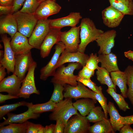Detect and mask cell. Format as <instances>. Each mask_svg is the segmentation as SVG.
Here are the masks:
<instances>
[{"mask_svg": "<svg viewBox=\"0 0 133 133\" xmlns=\"http://www.w3.org/2000/svg\"><path fill=\"white\" fill-rule=\"evenodd\" d=\"M79 26L80 42L78 51L84 53L87 46L90 43L95 41L104 32L97 29L93 21L88 18L82 19Z\"/></svg>", "mask_w": 133, "mask_h": 133, "instance_id": "6da1fadb", "label": "cell"}, {"mask_svg": "<svg viewBox=\"0 0 133 133\" xmlns=\"http://www.w3.org/2000/svg\"><path fill=\"white\" fill-rule=\"evenodd\" d=\"M82 66L80 63H70L67 66L64 65L60 66L56 69L51 82L53 84H59L64 86L67 84L73 86L77 85L78 83L77 81L78 75H75L74 72Z\"/></svg>", "mask_w": 133, "mask_h": 133, "instance_id": "7a4b0ae2", "label": "cell"}, {"mask_svg": "<svg viewBox=\"0 0 133 133\" xmlns=\"http://www.w3.org/2000/svg\"><path fill=\"white\" fill-rule=\"evenodd\" d=\"M49 116L50 119L56 121L60 119L66 125L72 116L79 114L73 105L72 99L65 98L56 103V107Z\"/></svg>", "mask_w": 133, "mask_h": 133, "instance_id": "3957f363", "label": "cell"}, {"mask_svg": "<svg viewBox=\"0 0 133 133\" xmlns=\"http://www.w3.org/2000/svg\"><path fill=\"white\" fill-rule=\"evenodd\" d=\"M17 20L18 32L27 37L31 36L38 20L33 14L21 12L19 11L13 14Z\"/></svg>", "mask_w": 133, "mask_h": 133, "instance_id": "277c9868", "label": "cell"}, {"mask_svg": "<svg viewBox=\"0 0 133 133\" xmlns=\"http://www.w3.org/2000/svg\"><path fill=\"white\" fill-rule=\"evenodd\" d=\"M50 29L49 19L38 20L28 39L33 48L40 49L41 44Z\"/></svg>", "mask_w": 133, "mask_h": 133, "instance_id": "5b68a950", "label": "cell"}, {"mask_svg": "<svg viewBox=\"0 0 133 133\" xmlns=\"http://www.w3.org/2000/svg\"><path fill=\"white\" fill-rule=\"evenodd\" d=\"M34 61L30 66L28 73L23 81L20 92L17 96L19 98H29L32 94L39 95L40 92L36 87L34 80V71L37 66Z\"/></svg>", "mask_w": 133, "mask_h": 133, "instance_id": "8992f818", "label": "cell"}, {"mask_svg": "<svg viewBox=\"0 0 133 133\" xmlns=\"http://www.w3.org/2000/svg\"><path fill=\"white\" fill-rule=\"evenodd\" d=\"M80 31L79 26L72 27L67 31L62 32L61 41L65 45V51L72 52L78 51L80 42L79 39Z\"/></svg>", "mask_w": 133, "mask_h": 133, "instance_id": "52a82bcc", "label": "cell"}, {"mask_svg": "<svg viewBox=\"0 0 133 133\" xmlns=\"http://www.w3.org/2000/svg\"><path fill=\"white\" fill-rule=\"evenodd\" d=\"M65 49L64 44L61 41L56 44L55 52L50 60L40 70V78L41 80L45 81L49 77L54 75L57 69L56 66L59 58Z\"/></svg>", "mask_w": 133, "mask_h": 133, "instance_id": "ba28073f", "label": "cell"}, {"mask_svg": "<svg viewBox=\"0 0 133 133\" xmlns=\"http://www.w3.org/2000/svg\"><path fill=\"white\" fill-rule=\"evenodd\" d=\"M90 122L81 114L72 116L65 125L64 133H86L88 132Z\"/></svg>", "mask_w": 133, "mask_h": 133, "instance_id": "9c48e42d", "label": "cell"}, {"mask_svg": "<svg viewBox=\"0 0 133 133\" xmlns=\"http://www.w3.org/2000/svg\"><path fill=\"white\" fill-rule=\"evenodd\" d=\"M1 37L4 46V55L0 60V64L4 66L7 73H13L15 71V55L10 45L11 39L5 34H1Z\"/></svg>", "mask_w": 133, "mask_h": 133, "instance_id": "30bf717a", "label": "cell"}, {"mask_svg": "<svg viewBox=\"0 0 133 133\" xmlns=\"http://www.w3.org/2000/svg\"><path fill=\"white\" fill-rule=\"evenodd\" d=\"M64 86L65 98L77 100L79 98H89L96 100L94 96L95 92L88 89L81 83L78 82V84L76 86L67 84Z\"/></svg>", "mask_w": 133, "mask_h": 133, "instance_id": "8fae6325", "label": "cell"}, {"mask_svg": "<svg viewBox=\"0 0 133 133\" xmlns=\"http://www.w3.org/2000/svg\"><path fill=\"white\" fill-rule=\"evenodd\" d=\"M15 71L16 75L22 82L26 72L34 62L31 51L25 54L15 55Z\"/></svg>", "mask_w": 133, "mask_h": 133, "instance_id": "7c38bea8", "label": "cell"}, {"mask_svg": "<svg viewBox=\"0 0 133 133\" xmlns=\"http://www.w3.org/2000/svg\"><path fill=\"white\" fill-rule=\"evenodd\" d=\"M61 29L50 28L40 48V55L42 58H44L48 56L53 46L61 41L62 32Z\"/></svg>", "mask_w": 133, "mask_h": 133, "instance_id": "4fadbf2b", "label": "cell"}, {"mask_svg": "<svg viewBox=\"0 0 133 133\" xmlns=\"http://www.w3.org/2000/svg\"><path fill=\"white\" fill-rule=\"evenodd\" d=\"M116 35V31L112 30L104 32L98 36L95 41L100 47L98 52L99 54L111 53V49L114 46Z\"/></svg>", "mask_w": 133, "mask_h": 133, "instance_id": "5bb4252c", "label": "cell"}, {"mask_svg": "<svg viewBox=\"0 0 133 133\" xmlns=\"http://www.w3.org/2000/svg\"><path fill=\"white\" fill-rule=\"evenodd\" d=\"M101 14L103 23L110 28L118 26L125 15L111 5L102 10Z\"/></svg>", "mask_w": 133, "mask_h": 133, "instance_id": "9a60e30c", "label": "cell"}, {"mask_svg": "<svg viewBox=\"0 0 133 133\" xmlns=\"http://www.w3.org/2000/svg\"><path fill=\"white\" fill-rule=\"evenodd\" d=\"M61 9L55 1L45 0L40 2L34 15L38 20L47 19L49 16L58 13Z\"/></svg>", "mask_w": 133, "mask_h": 133, "instance_id": "2e32d148", "label": "cell"}, {"mask_svg": "<svg viewBox=\"0 0 133 133\" xmlns=\"http://www.w3.org/2000/svg\"><path fill=\"white\" fill-rule=\"evenodd\" d=\"M22 83L17 76L13 73L0 82V92H6L8 94L17 96Z\"/></svg>", "mask_w": 133, "mask_h": 133, "instance_id": "e0dca14e", "label": "cell"}, {"mask_svg": "<svg viewBox=\"0 0 133 133\" xmlns=\"http://www.w3.org/2000/svg\"><path fill=\"white\" fill-rule=\"evenodd\" d=\"M82 17L78 12H72L64 17L54 19H49L50 28L61 29L66 26H76Z\"/></svg>", "mask_w": 133, "mask_h": 133, "instance_id": "ac0fdd59", "label": "cell"}, {"mask_svg": "<svg viewBox=\"0 0 133 133\" xmlns=\"http://www.w3.org/2000/svg\"><path fill=\"white\" fill-rule=\"evenodd\" d=\"M10 45L15 55L27 53L33 48L29 43L27 37L18 32L11 38Z\"/></svg>", "mask_w": 133, "mask_h": 133, "instance_id": "d6986e66", "label": "cell"}, {"mask_svg": "<svg viewBox=\"0 0 133 133\" xmlns=\"http://www.w3.org/2000/svg\"><path fill=\"white\" fill-rule=\"evenodd\" d=\"M89 56L84 53L79 51L68 52L64 50L61 54L56 65V69L60 66L67 63H77L82 66H85Z\"/></svg>", "mask_w": 133, "mask_h": 133, "instance_id": "ffe728a7", "label": "cell"}, {"mask_svg": "<svg viewBox=\"0 0 133 133\" xmlns=\"http://www.w3.org/2000/svg\"><path fill=\"white\" fill-rule=\"evenodd\" d=\"M17 31L18 26L17 22L13 14L0 16V34H8L12 38Z\"/></svg>", "mask_w": 133, "mask_h": 133, "instance_id": "44dd1931", "label": "cell"}, {"mask_svg": "<svg viewBox=\"0 0 133 133\" xmlns=\"http://www.w3.org/2000/svg\"><path fill=\"white\" fill-rule=\"evenodd\" d=\"M7 115V118L0 123V127L12 123H22L31 119H36L39 117L40 114L33 113L28 109L26 111L21 114L9 113Z\"/></svg>", "mask_w": 133, "mask_h": 133, "instance_id": "7402d4cb", "label": "cell"}, {"mask_svg": "<svg viewBox=\"0 0 133 133\" xmlns=\"http://www.w3.org/2000/svg\"><path fill=\"white\" fill-rule=\"evenodd\" d=\"M101 67L105 69L109 73L119 70L117 64L116 55L112 53L107 54H99Z\"/></svg>", "mask_w": 133, "mask_h": 133, "instance_id": "603a6c76", "label": "cell"}, {"mask_svg": "<svg viewBox=\"0 0 133 133\" xmlns=\"http://www.w3.org/2000/svg\"><path fill=\"white\" fill-rule=\"evenodd\" d=\"M111 79L114 84L117 86L121 94L124 98H127V76L125 71L120 70L113 72L110 73Z\"/></svg>", "mask_w": 133, "mask_h": 133, "instance_id": "cb8c5ba5", "label": "cell"}, {"mask_svg": "<svg viewBox=\"0 0 133 133\" xmlns=\"http://www.w3.org/2000/svg\"><path fill=\"white\" fill-rule=\"evenodd\" d=\"M97 100L89 98H82L73 103L75 108L82 116L86 117L95 107Z\"/></svg>", "mask_w": 133, "mask_h": 133, "instance_id": "d4e9b609", "label": "cell"}, {"mask_svg": "<svg viewBox=\"0 0 133 133\" xmlns=\"http://www.w3.org/2000/svg\"><path fill=\"white\" fill-rule=\"evenodd\" d=\"M107 111L110 116V121L115 132L119 131L124 124L121 123L120 121V116L116 109L114 103L109 101L107 106Z\"/></svg>", "mask_w": 133, "mask_h": 133, "instance_id": "484cf974", "label": "cell"}, {"mask_svg": "<svg viewBox=\"0 0 133 133\" xmlns=\"http://www.w3.org/2000/svg\"><path fill=\"white\" fill-rule=\"evenodd\" d=\"M110 5L125 15H133V0H108Z\"/></svg>", "mask_w": 133, "mask_h": 133, "instance_id": "4316f807", "label": "cell"}, {"mask_svg": "<svg viewBox=\"0 0 133 133\" xmlns=\"http://www.w3.org/2000/svg\"><path fill=\"white\" fill-rule=\"evenodd\" d=\"M88 132L90 133H114L109 119L105 118L95 123L89 128Z\"/></svg>", "mask_w": 133, "mask_h": 133, "instance_id": "83f0119b", "label": "cell"}, {"mask_svg": "<svg viewBox=\"0 0 133 133\" xmlns=\"http://www.w3.org/2000/svg\"><path fill=\"white\" fill-rule=\"evenodd\" d=\"M56 103L49 100L44 103L33 104L32 103L27 102L26 106L33 113L39 114L47 112H52L55 108Z\"/></svg>", "mask_w": 133, "mask_h": 133, "instance_id": "f1b7e54d", "label": "cell"}, {"mask_svg": "<svg viewBox=\"0 0 133 133\" xmlns=\"http://www.w3.org/2000/svg\"><path fill=\"white\" fill-rule=\"evenodd\" d=\"M96 71L97 80L102 84L106 85L108 87L114 88L116 91V86L113 84L109 73L105 68L99 67Z\"/></svg>", "mask_w": 133, "mask_h": 133, "instance_id": "f546056e", "label": "cell"}, {"mask_svg": "<svg viewBox=\"0 0 133 133\" xmlns=\"http://www.w3.org/2000/svg\"><path fill=\"white\" fill-rule=\"evenodd\" d=\"M106 91L113 98L120 109L125 112L130 109L128 103L125 101L124 97L122 95L116 93L114 88L108 87Z\"/></svg>", "mask_w": 133, "mask_h": 133, "instance_id": "4dcf8cb0", "label": "cell"}, {"mask_svg": "<svg viewBox=\"0 0 133 133\" xmlns=\"http://www.w3.org/2000/svg\"><path fill=\"white\" fill-rule=\"evenodd\" d=\"M26 122L22 123H12L1 127L0 133H25L26 130Z\"/></svg>", "mask_w": 133, "mask_h": 133, "instance_id": "1f68e13d", "label": "cell"}, {"mask_svg": "<svg viewBox=\"0 0 133 133\" xmlns=\"http://www.w3.org/2000/svg\"><path fill=\"white\" fill-rule=\"evenodd\" d=\"M124 71L127 74V84L128 86L126 93L127 96L133 106V65L128 66Z\"/></svg>", "mask_w": 133, "mask_h": 133, "instance_id": "d6a6232c", "label": "cell"}, {"mask_svg": "<svg viewBox=\"0 0 133 133\" xmlns=\"http://www.w3.org/2000/svg\"><path fill=\"white\" fill-rule=\"evenodd\" d=\"M101 106H95L91 111L86 117L89 122L96 123L106 118L105 113Z\"/></svg>", "mask_w": 133, "mask_h": 133, "instance_id": "836d02e7", "label": "cell"}, {"mask_svg": "<svg viewBox=\"0 0 133 133\" xmlns=\"http://www.w3.org/2000/svg\"><path fill=\"white\" fill-rule=\"evenodd\" d=\"M40 3L39 0H26L22 8L19 11L34 14Z\"/></svg>", "mask_w": 133, "mask_h": 133, "instance_id": "e575fe53", "label": "cell"}, {"mask_svg": "<svg viewBox=\"0 0 133 133\" xmlns=\"http://www.w3.org/2000/svg\"><path fill=\"white\" fill-rule=\"evenodd\" d=\"M53 84V91L50 100L57 103L63 100L64 98L63 92L65 88L64 86L59 84Z\"/></svg>", "mask_w": 133, "mask_h": 133, "instance_id": "d590c367", "label": "cell"}, {"mask_svg": "<svg viewBox=\"0 0 133 133\" xmlns=\"http://www.w3.org/2000/svg\"><path fill=\"white\" fill-rule=\"evenodd\" d=\"M27 102L25 101H21L14 104H6L0 106V119L10 112L16 110L18 107L26 106Z\"/></svg>", "mask_w": 133, "mask_h": 133, "instance_id": "8d00e7d4", "label": "cell"}, {"mask_svg": "<svg viewBox=\"0 0 133 133\" xmlns=\"http://www.w3.org/2000/svg\"><path fill=\"white\" fill-rule=\"evenodd\" d=\"M99 92H95L94 96L95 99L99 102L104 112L105 117L108 118L107 111V100L104 96L102 92V88L100 86H99Z\"/></svg>", "mask_w": 133, "mask_h": 133, "instance_id": "74e56055", "label": "cell"}, {"mask_svg": "<svg viewBox=\"0 0 133 133\" xmlns=\"http://www.w3.org/2000/svg\"><path fill=\"white\" fill-rule=\"evenodd\" d=\"M99 62V58L97 53L94 54L92 53L90 55L85 66L90 70L95 71L98 68V64Z\"/></svg>", "mask_w": 133, "mask_h": 133, "instance_id": "f35d334b", "label": "cell"}, {"mask_svg": "<svg viewBox=\"0 0 133 133\" xmlns=\"http://www.w3.org/2000/svg\"><path fill=\"white\" fill-rule=\"evenodd\" d=\"M77 81L78 82L82 83L85 86L95 92H99V86H97L96 84L92 81L90 79H87L77 77Z\"/></svg>", "mask_w": 133, "mask_h": 133, "instance_id": "ab89813d", "label": "cell"}, {"mask_svg": "<svg viewBox=\"0 0 133 133\" xmlns=\"http://www.w3.org/2000/svg\"><path fill=\"white\" fill-rule=\"evenodd\" d=\"M82 69L79 72L78 76L85 78L90 79L94 74L95 71L91 70L85 66L83 67Z\"/></svg>", "mask_w": 133, "mask_h": 133, "instance_id": "60d3db41", "label": "cell"}, {"mask_svg": "<svg viewBox=\"0 0 133 133\" xmlns=\"http://www.w3.org/2000/svg\"><path fill=\"white\" fill-rule=\"evenodd\" d=\"M26 123L27 133H38L39 130L42 126L40 124H34L28 121Z\"/></svg>", "mask_w": 133, "mask_h": 133, "instance_id": "b9f144b4", "label": "cell"}, {"mask_svg": "<svg viewBox=\"0 0 133 133\" xmlns=\"http://www.w3.org/2000/svg\"><path fill=\"white\" fill-rule=\"evenodd\" d=\"M13 13L12 5L0 6V15L1 16Z\"/></svg>", "mask_w": 133, "mask_h": 133, "instance_id": "7bdbcfd3", "label": "cell"}, {"mask_svg": "<svg viewBox=\"0 0 133 133\" xmlns=\"http://www.w3.org/2000/svg\"><path fill=\"white\" fill-rule=\"evenodd\" d=\"M54 133H63L66 125L63 121L60 119L56 121Z\"/></svg>", "mask_w": 133, "mask_h": 133, "instance_id": "ee69618b", "label": "cell"}, {"mask_svg": "<svg viewBox=\"0 0 133 133\" xmlns=\"http://www.w3.org/2000/svg\"><path fill=\"white\" fill-rule=\"evenodd\" d=\"M26 0H14L12 4L13 13L17 12L23 5Z\"/></svg>", "mask_w": 133, "mask_h": 133, "instance_id": "f6af8a7d", "label": "cell"}, {"mask_svg": "<svg viewBox=\"0 0 133 133\" xmlns=\"http://www.w3.org/2000/svg\"><path fill=\"white\" fill-rule=\"evenodd\" d=\"M19 98V97L17 96H14L9 94L7 95H4L0 93V103H4L7 100L18 99Z\"/></svg>", "mask_w": 133, "mask_h": 133, "instance_id": "bcb514c9", "label": "cell"}, {"mask_svg": "<svg viewBox=\"0 0 133 133\" xmlns=\"http://www.w3.org/2000/svg\"><path fill=\"white\" fill-rule=\"evenodd\" d=\"M120 121L123 124H133V115L123 116H121Z\"/></svg>", "mask_w": 133, "mask_h": 133, "instance_id": "7dc6e473", "label": "cell"}, {"mask_svg": "<svg viewBox=\"0 0 133 133\" xmlns=\"http://www.w3.org/2000/svg\"><path fill=\"white\" fill-rule=\"evenodd\" d=\"M130 124L124 125L120 130V133H133V129L130 126Z\"/></svg>", "mask_w": 133, "mask_h": 133, "instance_id": "c3c4849f", "label": "cell"}, {"mask_svg": "<svg viewBox=\"0 0 133 133\" xmlns=\"http://www.w3.org/2000/svg\"><path fill=\"white\" fill-rule=\"evenodd\" d=\"M55 124H51L44 127V133H54Z\"/></svg>", "mask_w": 133, "mask_h": 133, "instance_id": "681fc988", "label": "cell"}, {"mask_svg": "<svg viewBox=\"0 0 133 133\" xmlns=\"http://www.w3.org/2000/svg\"><path fill=\"white\" fill-rule=\"evenodd\" d=\"M5 69L4 66L0 64V82L5 78L6 74Z\"/></svg>", "mask_w": 133, "mask_h": 133, "instance_id": "f907efd6", "label": "cell"}, {"mask_svg": "<svg viewBox=\"0 0 133 133\" xmlns=\"http://www.w3.org/2000/svg\"><path fill=\"white\" fill-rule=\"evenodd\" d=\"M14 0H0V5H12Z\"/></svg>", "mask_w": 133, "mask_h": 133, "instance_id": "816d5d0a", "label": "cell"}, {"mask_svg": "<svg viewBox=\"0 0 133 133\" xmlns=\"http://www.w3.org/2000/svg\"><path fill=\"white\" fill-rule=\"evenodd\" d=\"M124 56L133 61V51L130 50L124 52Z\"/></svg>", "mask_w": 133, "mask_h": 133, "instance_id": "f5cc1de1", "label": "cell"}, {"mask_svg": "<svg viewBox=\"0 0 133 133\" xmlns=\"http://www.w3.org/2000/svg\"><path fill=\"white\" fill-rule=\"evenodd\" d=\"M4 55V51L0 50V60L3 58Z\"/></svg>", "mask_w": 133, "mask_h": 133, "instance_id": "db71d44e", "label": "cell"}, {"mask_svg": "<svg viewBox=\"0 0 133 133\" xmlns=\"http://www.w3.org/2000/svg\"><path fill=\"white\" fill-rule=\"evenodd\" d=\"M39 0V1L40 2V3L42 1H43L45 0H51L55 1V0Z\"/></svg>", "mask_w": 133, "mask_h": 133, "instance_id": "11a10c76", "label": "cell"}]
</instances>
